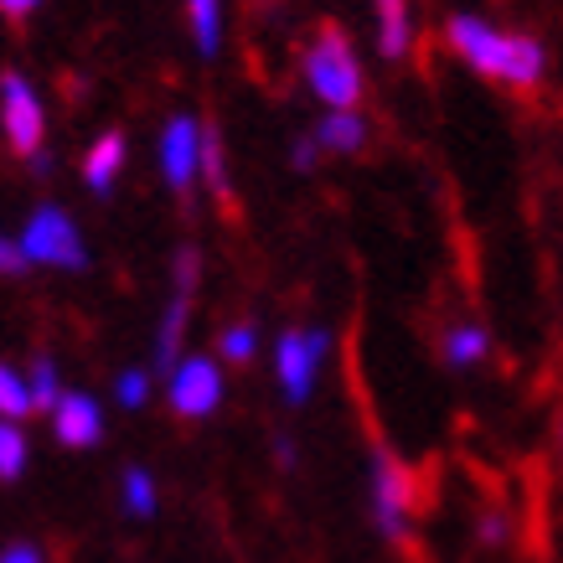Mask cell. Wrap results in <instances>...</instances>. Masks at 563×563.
I'll use <instances>...</instances> for the list:
<instances>
[{"label":"cell","mask_w":563,"mask_h":563,"mask_svg":"<svg viewBox=\"0 0 563 563\" xmlns=\"http://www.w3.org/2000/svg\"><path fill=\"white\" fill-rule=\"evenodd\" d=\"M444 42L461 57L465 68H476L481 78H492L507 93H538L548 78V52L538 36L528 32H496L481 16H450L444 21Z\"/></svg>","instance_id":"6da1fadb"},{"label":"cell","mask_w":563,"mask_h":563,"mask_svg":"<svg viewBox=\"0 0 563 563\" xmlns=\"http://www.w3.org/2000/svg\"><path fill=\"white\" fill-rule=\"evenodd\" d=\"M306 84L325 109H357L362 103V88L367 84H362V63L342 26L325 21L321 32H316V42L306 52Z\"/></svg>","instance_id":"7a4b0ae2"},{"label":"cell","mask_w":563,"mask_h":563,"mask_svg":"<svg viewBox=\"0 0 563 563\" xmlns=\"http://www.w3.org/2000/svg\"><path fill=\"white\" fill-rule=\"evenodd\" d=\"M16 243H21V254H26V264H47V269H88V249H84L78 222L52 202H42L32 218H26V228H21Z\"/></svg>","instance_id":"3957f363"},{"label":"cell","mask_w":563,"mask_h":563,"mask_svg":"<svg viewBox=\"0 0 563 563\" xmlns=\"http://www.w3.org/2000/svg\"><path fill=\"white\" fill-rule=\"evenodd\" d=\"M197 269H202V254L197 249H181L172 269V300H166V316H161V331H155V373H176L181 362V336H187V316H191V290H197Z\"/></svg>","instance_id":"277c9868"},{"label":"cell","mask_w":563,"mask_h":563,"mask_svg":"<svg viewBox=\"0 0 563 563\" xmlns=\"http://www.w3.org/2000/svg\"><path fill=\"white\" fill-rule=\"evenodd\" d=\"M409 507H413V471L393 450L377 444L373 450V522L383 538H404L409 528Z\"/></svg>","instance_id":"5b68a950"},{"label":"cell","mask_w":563,"mask_h":563,"mask_svg":"<svg viewBox=\"0 0 563 563\" xmlns=\"http://www.w3.org/2000/svg\"><path fill=\"white\" fill-rule=\"evenodd\" d=\"M325 352H331V331H285L279 336V346H274V383H279V393L290 404L310 398Z\"/></svg>","instance_id":"8992f818"},{"label":"cell","mask_w":563,"mask_h":563,"mask_svg":"<svg viewBox=\"0 0 563 563\" xmlns=\"http://www.w3.org/2000/svg\"><path fill=\"white\" fill-rule=\"evenodd\" d=\"M0 130L11 140L16 155H42V135H47V120H42V99L36 88L21 78V73H0Z\"/></svg>","instance_id":"52a82bcc"},{"label":"cell","mask_w":563,"mask_h":563,"mask_svg":"<svg viewBox=\"0 0 563 563\" xmlns=\"http://www.w3.org/2000/svg\"><path fill=\"white\" fill-rule=\"evenodd\" d=\"M166 404H172L176 419H187V424H197V419H207V413H218L222 404V373L212 357H181L176 362L172 383H166Z\"/></svg>","instance_id":"ba28073f"},{"label":"cell","mask_w":563,"mask_h":563,"mask_svg":"<svg viewBox=\"0 0 563 563\" xmlns=\"http://www.w3.org/2000/svg\"><path fill=\"white\" fill-rule=\"evenodd\" d=\"M161 176H166V187L172 191H187L197 176H202V120H191V114H176L166 130H161Z\"/></svg>","instance_id":"9c48e42d"},{"label":"cell","mask_w":563,"mask_h":563,"mask_svg":"<svg viewBox=\"0 0 563 563\" xmlns=\"http://www.w3.org/2000/svg\"><path fill=\"white\" fill-rule=\"evenodd\" d=\"M52 429H57V440L68 444V450H88V444L103 440V409L99 398H88V393H63V404L52 413Z\"/></svg>","instance_id":"30bf717a"},{"label":"cell","mask_w":563,"mask_h":563,"mask_svg":"<svg viewBox=\"0 0 563 563\" xmlns=\"http://www.w3.org/2000/svg\"><path fill=\"white\" fill-rule=\"evenodd\" d=\"M440 362L444 367H481V362L492 357V331L481 321H455L440 331Z\"/></svg>","instance_id":"8fae6325"},{"label":"cell","mask_w":563,"mask_h":563,"mask_svg":"<svg viewBox=\"0 0 563 563\" xmlns=\"http://www.w3.org/2000/svg\"><path fill=\"white\" fill-rule=\"evenodd\" d=\"M310 135H316V145L331 155H357L362 145H367V120H362L357 109H331Z\"/></svg>","instance_id":"7c38bea8"},{"label":"cell","mask_w":563,"mask_h":563,"mask_svg":"<svg viewBox=\"0 0 563 563\" xmlns=\"http://www.w3.org/2000/svg\"><path fill=\"white\" fill-rule=\"evenodd\" d=\"M120 172H124V135L120 130H109V135H99L84 155V187L103 197V191L114 187V176Z\"/></svg>","instance_id":"4fadbf2b"},{"label":"cell","mask_w":563,"mask_h":563,"mask_svg":"<svg viewBox=\"0 0 563 563\" xmlns=\"http://www.w3.org/2000/svg\"><path fill=\"white\" fill-rule=\"evenodd\" d=\"M373 11H377V52L383 57H404L413 42L409 0H373Z\"/></svg>","instance_id":"5bb4252c"},{"label":"cell","mask_w":563,"mask_h":563,"mask_svg":"<svg viewBox=\"0 0 563 563\" xmlns=\"http://www.w3.org/2000/svg\"><path fill=\"white\" fill-rule=\"evenodd\" d=\"M202 181L222 207H233V181H228V155H222L218 124H202Z\"/></svg>","instance_id":"9a60e30c"},{"label":"cell","mask_w":563,"mask_h":563,"mask_svg":"<svg viewBox=\"0 0 563 563\" xmlns=\"http://www.w3.org/2000/svg\"><path fill=\"white\" fill-rule=\"evenodd\" d=\"M187 21H191V36H197V52L212 57L222 47V5L218 0H187Z\"/></svg>","instance_id":"2e32d148"},{"label":"cell","mask_w":563,"mask_h":563,"mask_svg":"<svg viewBox=\"0 0 563 563\" xmlns=\"http://www.w3.org/2000/svg\"><path fill=\"white\" fill-rule=\"evenodd\" d=\"M26 413H36L32 404V383L26 377H16L5 362H0V419H11V424H21Z\"/></svg>","instance_id":"e0dca14e"},{"label":"cell","mask_w":563,"mask_h":563,"mask_svg":"<svg viewBox=\"0 0 563 563\" xmlns=\"http://www.w3.org/2000/svg\"><path fill=\"white\" fill-rule=\"evenodd\" d=\"M63 383H57V367H52V357H36L32 362V404L36 413H57V404H63Z\"/></svg>","instance_id":"ac0fdd59"},{"label":"cell","mask_w":563,"mask_h":563,"mask_svg":"<svg viewBox=\"0 0 563 563\" xmlns=\"http://www.w3.org/2000/svg\"><path fill=\"white\" fill-rule=\"evenodd\" d=\"M124 512L130 517H155V476L130 465L124 471Z\"/></svg>","instance_id":"d6986e66"},{"label":"cell","mask_w":563,"mask_h":563,"mask_svg":"<svg viewBox=\"0 0 563 563\" xmlns=\"http://www.w3.org/2000/svg\"><path fill=\"white\" fill-rule=\"evenodd\" d=\"M26 471V434L11 419H0V481H21Z\"/></svg>","instance_id":"ffe728a7"},{"label":"cell","mask_w":563,"mask_h":563,"mask_svg":"<svg viewBox=\"0 0 563 563\" xmlns=\"http://www.w3.org/2000/svg\"><path fill=\"white\" fill-rule=\"evenodd\" d=\"M218 352H222L228 362H233V367L254 362V352H258V331H254V325H228V331H222V342H218Z\"/></svg>","instance_id":"44dd1931"},{"label":"cell","mask_w":563,"mask_h":563,"mask_svg":"<svg viewBox=\"0 0 563 563\" xmlns=\"http://www.w3.org/2000/svg\"><path fill=\"white\" fill-rule=\"evenodd\" d=\"M114 393H120L124 409H140L145 398H151V373H140V367H130V373L114 377Z\"/></svg>","instance_id":"7402d4cb"},{"label":"cell","mask_w":563,"mask_h":563,"mask_svg":"<svg viewBox=\"0 0 563 563\" xmlns=\"http://www.w3.org/2000/svg\"><path fill=\"white\" fill-rule=\"evenodd\" d=\"M316 155H321V145H316V135H300L295 140V172H316Z\"/></svg>","instance_id":"603a6c76"},{"label":"cell","mask_w":563,"mask_h":563,"mask_svg":"<svg viewBox=\"0 0 563 563\" xmlns=\"http://www.w3.org/2000/svg\"><path fill=\"white\" fill-rule=\"evenodd\" d=\"M26 269V254H21V243L0 239V274H21Z\"/></svg>","instance_id":"cb8c5ba5"},{"label":"cell","mask_w":563,"mask_h":563,"mask_svg":"<svg viewBox=\"0 0 563 563\" xmlns=\"http://www.w3.org/2000/svg\"><path fill=\"white\" fill-rule=\"evenodd\" d=\"M0 563H47V559H42V548L16 543V548H5V553H0Z\"/></svg>","instance_id":"d4e9b609"},{"label":"cell","mask_w":563,"mask_h":563,"mask_svg":"<svg viewBox=\"0 0 563 563\" xmlns=\"http://www.w3.org/2000/svg\"><path fill=\"white\" fill-rule=\"evenodd\" d=\"M0 11H5L11 21H26L32 16V0H0Z\"/></svg>","instance_id":"484cf974"},{"label":"cell","mask_w":563,"mask_h":563,"mask_svg":"<svg viewBox=\"0 0 563 563\" xmlns=\"http://www.w3.org/2000/svg\"><path fill=\"white\" fill-rule=\"evenodd\" d=\"M32 172H36V176H47V172H52V155H47V151L32 155Z\"/></svg>","instance_id":"4316f807"},{"label":"cell","mask_w":563,"mask_h":563,"mask_svg":"<svg viewBox=\"0 0 563 563\" xmlns=\"http://www.w3.org/2000/svg\"><path fill=\"white\" fill-rule=\"evenodd\" d=\"M553 444H559V465H563V413H559V440Z\"/></svg>","instance_id":"83f0119b"},{"label":"cell","mask_w":563,"mask_h":563,"mask_svg":"<svg viewBox=\"0 0 563 563\" xmlns=\"http://www.w3.org/2000/svg\"><path fill=\"white\" fill-rule=\"evenodd\" d=\"M32 5H36V0H32Z\"/></svg>","instance_id":"f1b7e54d"}]
</instances>
